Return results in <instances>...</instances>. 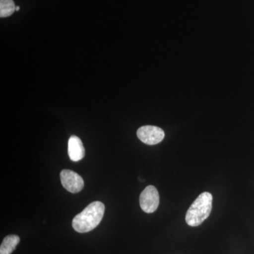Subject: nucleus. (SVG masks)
Masks as SVG:
<instances>
[{
	"instance_id": "f257e3e1",
	"label": "nucleus",
	"mask_w": 254,
	"mask_h": 254,
	"mask_svg": "<svg viewBox=\"0 0 254 254\" xmlns=\"http://www.w3.org/2000/svg\"><path fill=\"white\" fill-rule=\"evenodd\" d=\"M104 213V204L100 201L93 202L74 217L72 221L73 228L79 233L91 232L99 225Z\"/></svg>"
},
{
	"instance_id": "f03ea898",
	"label": "nucleus",
	"mask_w": 254,
	"mask_h": 254,
	"mask_svg": "<svg viewBox=\"0 0 254 254\" xmlns=\"http://www.w3.org/2000/svg\"><path fill=\"white\" fill-rule=\"evenodd\" d=\"M213 208V195L209 192H203L192 203L186 214L187 225L198 227L208 218Z\"/></svg>"
},
{
	"instance_id": "7ed1b4c3",
	"label": "nucleus",
	"mask_w": 254,
	"mask_h": 254,
	"mask_svg": "<svg viewBox=\"0 0 254 254\" xmlns=\"http://www.w3.org/2000/svg\"><path fill=\"white\" fill-rule=\"evenodd\" d=\"M140 206L146 213H152L158 209L160 203V196L155 187L148 186L140 195Z\"/></svg>"
},
{
	"instance_id": "20e7f679",
	"label": "nucleus",
	"mask_w": 254,
	"mask_h": 254,
	"mask_svg": "<svg viewBox=\"0 0 254 254\" xmlns=\"http://www.w3.org/2000/svg\"><path fill=\"white\" fill-rule=\"evenodd\" d=\"M137 136L145 144L156 145L165 138V132L158 127L147 125L138 128Z\"/></svg>"
},
{
	"instance_id": "39448f33",
	"label": "nucleus",
	"mask_w": 254,
	"mask_h": 254,
	"mask_svg": "<svg viewBox=\"0 0 254 254\" xmlns=\"http://www.w3.org/2000/svg\"><path fill=\"white\" fill-rule=\"evenodd\" d=\"M60 180L64 188L71 193H78L84 186L82 177L72 170H63L60 173Z\"/></svg>"
},
{
	"instance_id": "423d86ee",
	"label": "nucleus",
	"mask_w": 254,
	"mask_h": 254,
	"mask_svg": "<svg viewBox=\"0 0 254 254\" xmlns=\"http://www.w3.org/2000/svg\"><path fill=\"white\" fill-rule=\"evenodd\" d=\"M68 154L73 162L79 161L85 156V148L81 140L76 136L70 137L68 142Z\"/></svg>"
},
{
	"instance_id": "0eeeda50",
	"label": "nucleus",
	"mask_w": 254,
	"mask_h": 254,
	"mask_svg": "<svg viewBox=\"0 0 254 254\" xmlns=\"http://www.w3.org/2000/svg\"><path fill=\"white\" fill-rule=\"evenodd\" d=\"M19 242L20 238L17 235H8L5 237L0 246V254H11L14 252Z\"/></svg>"
},
{
	"instance_id": "6e6552de",
	"label": "nucleus",
	"mask_w": 254,
	"mask_h": 254,
	"mask_svg": "<svg viewBox=\"0 0 254 254\" xmlns=\"http://www.w3.org/2000/svg\"><path fill=\"white\" fill-rule=\"evenodd\" d=\"M16 11V6L13 0H0V16L8 17Z\"/></svg>"
},
{
	"instance_id": "1a4fd4ad",
	"label": "nucleus",
	"mask_w": 254,
	"mask_h": 254,
	"mask_svg": "<svg viewBox=\"0 0 254 254\" xmlns=\"http://www.w3.org/2000/svg\"><path fill=\"white\" fill-rule=\"evenodd\" d=\"M20 7L19 6H16V11H19Z\"/></svg>"
}]
</instances>
